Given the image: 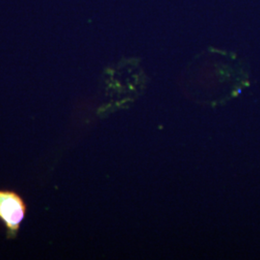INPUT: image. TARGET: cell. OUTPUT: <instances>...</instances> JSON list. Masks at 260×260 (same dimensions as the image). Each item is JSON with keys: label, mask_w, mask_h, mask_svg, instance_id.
Wrapping results in <instances>:
<instances>
[{"label": "cell", "mask_w": 260, "mask_h": 260, "mask_svg": "<svg viewBox=\"0 0 260 260\" xmlns=\"http://www.w3.org/2000/svg\"><path fill=\"white\" fill-rule=\"evenodd\" d=\"M27 207L20 196L10 190H0V220L7 230L9 239L16 238Z\"/></svg>", "instance_id": "obj_1"}]
</instances>
